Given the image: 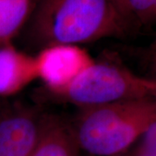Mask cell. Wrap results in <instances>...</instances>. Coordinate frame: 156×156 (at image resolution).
<instances>
[{
	"mask_svg": "<svg viewBox=\"0 0 156 156\" xmlns=\"http://www.w3.org/2000/svg\"><path fill=\"white\" fill-rule=\"evenodd\" d=\"M133 28L112 0H39L23 29L29 43L41 50L122 38Z\"/></svg>",
	"mask_w": 156,
	"mask_h": 156,
	"instance_id": "1",
	"label": "cell"
},
{
	"mask_svg": "<svg viewBox=\"0 0 156 156\" xmlns=\"http://www.w3.org/2000/svg\"><path fill=\"white\" fill-rule=\"evenodd\" d=\"M34 56L37 79L43 82L46 93L65 88L95 61L84 48L76 44L47 46Z\"/></svg>",
	"mask_w": 156,
	"mask_h": 156,
	"instance_id": "4",
	"label": "cell"
},
{
	"mask_svg": "<svg viewBox=\"0 0 156 156\" xmlns=\"http://www.w3.org/2000/svg\"><path fill=\"white\" fill-rule=\"evenodd\" d=\"M119 156H156V124L153 125L134 145Z\"/></svg>",
	"mask_w": 156,
	"mask_h": 156,
	"instance_id": "9",
	"label": "cell"
},
{
	"mask_svg": "<svg viewBox=\"0 0 156 156\" xmlns=\"http://www.w3.org/2000/svg\"><path fill=\"white\" fill-rule=\"evenodd\" d=\"M154 124L155 99H135L81 108L71 126L81 151L119 156Z\"/></svg>",
	"mask_w": 156,
	"mask_h": 156,
	"instance_id": "2",
	"label": "cell"
},
{
	"mask_svg": "<svg viewBox=\"0 0 156 156\" xmlns=\"http://www.w3.org/2000/svg\"><path fill=\"white\" fill-rule=\"evenodd\" d=\"M46 114L37 108H0V156H28L41 134Z\"/></svg>",
	"mask_w": 156,
	"mask_h": 156,
	"instance_id": "5",
	"label": "cell"
},
{
	"mask_svg": "<svg viewBox=\"0 0 156 156\" xmlns=\"http://www.w3.org/2000/svg\"><path fill=\"white\" fill-rule=\"evenodd\" d=\"M39 0H0V46L12 43L24 28Z\"/></svg>",
	"mask_w": 156,
	"mask_h": 156,
	"instance_id": "8",
	"label": "cell"
},
{
	"mask_svg": "<svg viewBox=\"0 0 156 156\" xmlns=\"http://www.w3.org/2000/svg\"><path fill=\"white\" fill-rule=\"evenodd\" d=\"M37 79L35 56L12 43L0 46V97L16 95Z\"/></svg>",
	"mask_w": 156,
	"mask_h": 156,
	"instance_id": "6",
	"label": "cell"
},
{
	"mask_svg": "<svg viewBox=\"0 0 156 156\" xmlns=\"http://www.w3.org/2000/svg\"><path fill=\"white\" fill-rule=\"evenodd\" d=\"M46 94L81 108L121 101L155 99L156 82L120 63L94 61L65 88Z\"/></svg>",
	"mask_w": 156,
	"mask_h": 156,
	"instance_id": "3",
	"label": "cell"
},
{
	"mask_svg": "<svg viewBox=\"0 0 156 156\" xmlns=\"http://www.w3.org/2000/svg\"><path fill=\"white\" fill-rule=\"evenodd\" d=\"M80 153L71 123L46 114L38 140L28 156H80Z\"/></svg>",
	"mask_w": 156,
	"mask_h": 156,
	"instance_id": "7",
	"label": "cell"
},
{
	"mask_svg": "<svg viewBox=\"0 0 156 156\" xmlns=\"http://www.w3.org/2000/svg\"><path fill=\"white\" fill-rule=\"evenodd\" d=\"M121 1H122V0H112V2H113V3H114V5H115L117 10H118V8H119V5H120V3H121Z\"/></svg>",
	"mask_w": 156,
	"mask_h": 156,
	"instance_id": "10",
	"label": "cell"
}]
</instances>
